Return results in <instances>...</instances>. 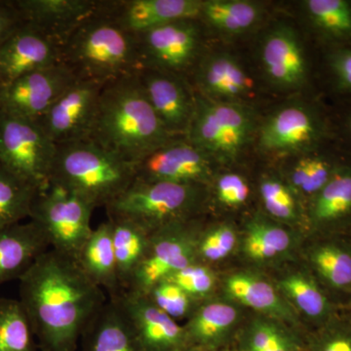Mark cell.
Instances as JSON below:
<instances>
[{
    "instance_id": "7dc6e473",
    "label": "cell",
    "mask_w": 351,
    "mask_h": 351,
    "mask_svg": "<svg viewBox=\"0 0 351 351\" xmlns=\"http://www.w3.org/2000/svg\"><path fill=\"white\" fill-rule=\"evenodd\" d=\"M348 313H350V319L346 320L348 321V322L351 323V301L350 302V306H348Z\"/></svg>"
},
{
    "instance_id": "4fadbf2b",
    "label": "cell",
    "mask_w": 351,
    "mask_h": 351,
    "mask_svg": "<svg viewBox=\"0 0 351 351\" xmlns=\"http://www.w3.org/2000/svg\"><path fill=\"white\" fill-rule=\"evenodd\" d=\"M213 159L186 138L175 137L136 164V179L206 186Z\"/></svg>"
},
{
    "instance_id": "e0dca14e",
    "label": "cell",
    "mask_w": 351,
    "mask_h": 351,
    "mask_svg": "<svg viewBox=\"0 0 351 351\" xmlns=\"http://www.w3.org/2000/svg\"><path fill=\"white\" fill-rule=\"evenodd\" d=\"M14 6L25 24L61 45L78 25L101 12L105 0H16Z\"/></svg>"
},
{
    "instance_id": "681fc988",
    "label": "cell",
    "mask_w": 351,
    "mask_h": 351,
    "mask_svg": "<svg viewBox=\"0 0 351 351\" xmlns=\"http://www.w3.org/2000/svg\"><path fill=\"white\" fill-rule=\"evenodd\" d=\"M350 131H351V119H350Z\"/></svg>"
},
{
    "instance_id": "9a60e30c",
    "label": "cell",
    "mask_w": 351,
    "mask_h": 351,
    "mask_svg": "<svg viewBox=\"0 0 351 351\" xmlns=\"http://www.w3.org/2000/svg\"><path fill=\"white\" fill-rule=\"evenodd\" d=\"M61 64V45L24 23L0 45V85Z\"/></svg>"
},
{
    "instance_id": "d590c367",
    "label": "cell",
    "mask_w": 351,
    "mask_h": 351,
    "mask_svg": "<svg viewBox=\"0 0 351 351\" xmlns=\"http://www.w3.org/2000/svg\"><path fill=\"white\" fill-rule=\"evenodd\" d=\"M309 19L320 31L337 38L351 36V4L345 0H307Z\"/></svg>"
},
{
    "instance_id": "6da1fadb",
    "label": "cell",
    "mask_w": 351,
    "mask_h": 351,
    "mask_svg": "<svg viewBox=\"0 0 351 351\" xmlns=\"http://www.w3.org/2000/svg\"><path fill=\"white\" fill-rule=\"evenodd\" d=\"M19 281V301L39 351H76L83 332L108 300L75 258L51 248Z\"/></svg>"
},
{
    "instance_id": "5b68a950",
    "label": "cell",
    "mask_w": 351,
    "mask_h": 351,
    "mask_svg": "<svg viewBox=\"0 0 351 351\" xmlns=\"http://www.w3.org/2000/svg\"><path fill=\"white\" fill-rule=\"evenodd\" d=\"M204 199V186L135 179L106 210L108 219L130 221L152 235L196 219Z\"/></svg>"
},
{
    "instance_id": "836d02e7",
    "label": "cell",
    "mask_w": 351,
    "mask_h": 351,
    "mask_svg": "<svg viewBox=\"0 0 351 351\" xmlns=\"http://www.w3.org/2000/svg\"><path fill=\"white\" fill-rule=\"evenodd\" d=\"M39 191L0 165V230L29 218Z\"/></svg>"
},
{
    "instance_id": "f1b7e54d",
    "label": "cell",
    "mask_w": 351,
    "mask_h": 351,
    "mask_svg": "<svg viewBox=\"0 0 351 351\" xmlns=\"http://www.w3.org/2000/svg\"><path fill=\"white\" fill-rule=\"evenodd\" d=\"M306 337L282 322L258 317L237 334L235 346L245 351H306Z\"/></svg>"
},
{
    "instance_id": "ffe728a7",
    "label": "cell",
    "mask_w": 351,
    "mask_h": 351,
    "mask_svg": "<svg viewBox=\"0 0 351 351\" xmlns=\"http://www.w3.org/2000/svg\"><path fill=\"white\" fill-rule=\"evenodd\" d=\"M261 60L265 75L281 89H297L306 80V56L299 36L287 25H278L265 36Z\"/></svg>"
},
{
    "instance_id": "44dd1931",
    "label": "cell",
    "mask_w": 351,
    "mask_h": 351,
    "mask_svg": "<svg viewBox=\"0 0 351 351\" xmlns=\"http://www.w3.org/2000/svg\"><path fill=\"white\" fill-rule=\"evenodd\" d=\"M239 311L232 302L206 300L200 302L184 326L191 348L225 351L237 339Z\"/></svg>"
},
{
    "instance_id": "7402d4cb",
    "label": "cell",
    "mask_w": 351,
    "mask_h": 351,
    "mask_svg": "<svg viewBox=\"0 0 351 351\" xmlns=\"http://www.w3.org/2000/svg\"><path fill=\"white\" fill-rule=\"evenodd\" d=\"M223 290L230 301L250 307L263 317L282 322L295 328L299 325L297 314L284 299L276 286L253 272L230 274L223 281Z\"/></svg>"
},
{
    "instance_id": "d6a6232c",
    "label": "cell",
    "mask_w": 351,
    "mask_h": 351,
    "mask_svg": "<svg viewBox=\"0 0 351 351\" xmlns=\"http://www.w3.org/2000/svg\"><path fill=\"white\" fill-rule=\"evenodd\" d=\"M262 17L257 3L246 0L202 1L199 20L226 34H241L254 27Z\"/></svg>"
},
{
    "instance_id": "ee69618b",
    "label": "cell",
    "mask_w": 351,
    "mask_h": 351,
    "mask_svg": "<svg viewBox=\"0 0 351 351\" xmlns=\"http://www.w3.org/2000/svg\"><path fill=\"white\" fill-rule=\"evenodd\" d=\"M24 24L12 1H0V45Z\"/></svg>"
},
{
    "instance_id": "74e56055",
    "label": "cell",
    "mask_w": 351,
    "mask_h": 351,
    "mask_svg": "<svg viewBox=\"0 0 351 351\" xmlns=\"http://www.w3.org/2000/svg\"><path fill=\"white\" fill-rule=\"evenodd\" d=\"M145 295L158 308L176 321L188 320L199 304L169 279L157 283Z\"/></svg>"
},
{
    "instance_id": "484cf974",
    "label": "cell",
    "mask_w": 351,
    "mask_h": 351,
    "mask_svg": "<svg viewBox=\"0 0 351 351\" xmlns=\"http://www.w3.org/2000/svg\"><path fill=\"white\" fill-rule=\"evenodd\" d=\"M76 262L97 286L108 293V298L122 292L113 250L112 226L108 219L94 228Z\"/></svg>"
},
{
    "instance_id": "7a4b0ae2",
    "label": "cell",
    "mask_w": 351,
    "mask_h": 351,
    "mask_svg": "<svg viewBox=\"0 0 351 351\" xmlns=\"http://www.w3.org/2000/svg\"><path fill=\"white\" fill-rule=\"evenodd\" d=\"M173 138L147 100L137 73L105 84L90 140L136 165Z\"/></svg>"
},
{
    "instance_id": "2e32d148",
    "label": "cell",
    "mask_w": 351,
    "mask_h": 351,
    "mask_svg": "<svg viewBox=\"0 0 351 351\" xmlns=\"http://www.w3.org/2000/svg\"><path fill=\"white\" fill-rule=\"evenodd\" d=\"M147 100L163 125L175 137L186 136L193 110L195 94L180 76L142 69L137 73Z\"/></svg>"
},
{
    "instance_id": "ab89813d",
    "label": "cell",
    "mask_w": 351,
    "mask_h": 351,
    "mask_svg": "<svg viewBox=\"0 0 351 351\" xmlns=\"http://www.w3.org/2000/svg\"><path fill=\"white\" fill-rule=\"evenodd\" d=\"M237 244V232L232 226L223 225L200 230L196 244V262L217 263L228 258Z\"/></svg>"
},
{
    "instance_id": "83f0119b",
    "label": "cell",
    "mask_w": 351,
    "mask_h": 351,
    "mask_svg": "<svg viewBox=\"0 0 351 351\" xmlns=\"http://www.w3.org/2000/svg\"><path fill=\"white\" fill-rule=\"evenodd\" d=\"M276 287L289 304L317 325V329L334 319L331 302L309 272L299 270L284 274Z\"/></svg>"
},
{
    "instance_id": "ac0fdd59",
    "label": "cell",
    "mask_w": 351,
    "mask_h": 351,
    "mask_svg": "<svg viewBox=\"0 0 351 351\" xmlns=\"http://www.w3.org/2000/svg\"><path fill=\"white\" fill-rule=\"evenodd\" d=\"M201 0H106L105 11L133 34L177 21L199 19Z\"/></svg>"
},
{
    "instance_id": "7bdbcfd3",
    "label": "cell",
    "mask_w": 351,
    "mask_h": 351,
    "mask_svg": "<svg viewBox=\"0 0 351 351\" xmlns=\"http://www.w3.org/2000/svg\"><path fill=\"white\" fill-rule=\"evenodd\" d=\"M216 195L219 202L230 207L241 206L248 199L250 189L242 176L228 173L216 182Z\"/></svg>"
},
{
    "instance_id": "c3c4849f",
    "label": "cell",
    "mask_w": 351,
    "mask_h": 351,
    "mask_svg": "<svg viewBox=\"0 0 351 351\" xmlns=\"http://www.w3.org/2000/svg\"><path fill=\"white\" fill-rule=\"evenodd\" d=\"M225 351H233V350L232 348H228V350H226Z\"/></svg>"
},
{
    "instance_id": "bcb514c9",
    "label": "cell",
    "mask_w": 351,
    "mask_h": 351,
    "mask_svg": "<svg viewBox=\"0 0 351 351\" xmlns=\"http://www.w3.org/2000/svg\"><path fill=\"white\" fill-rule=\"evenodd\" d=\"M179 351H207V350H199V348H191V346H189V348H184V350H179Z\"/></svg>"
},
{
    "instance_id": "b9f144b4",
    "label": "cell",
    "mask_w": 351,
    "mask_h": 351,
    "mask_svg": "<svg viewBox=\"0 0 351 351\" xmlns=\"http://www.w3.org/2000/svg\"><path fill=\"white\" fill-rule=\"evenodd\" d=\"M306 351H351V323L332 319L306 337Z\"/></svg>"
},
{
    "instance_id": "d4e9b609",
    "label": "cell",
    "mask_w": 351,
    "mask_h": 351,
    "mask_svg": "<svg viewBox=\"0 0 351 351\" xmlns=\"http://www.w3.org/2000/svg\"><path fill=\"white\" fill-rule=\"evenodd\" d=\"M82 351H145L117 302L108 299L88 325Z\"/></svg>"
},
{
    "instance_id": "277c9868",
    "label": "cell",
    "mask_w": 351,
    "mask_h": 351,
    "mask_svg": "<svg viewBox=\"0 0 351 351\" xmlns=\"http://www.w3.org/2000/svg\"><path fill=\"white\" fill-rule=\"evenodd\" d=\"M135 179V165L90 138L57 145L50 184L71 191L95 209L107 207Z\"/></svg>"
},
{
    "instance_id": "603a6c76",
    "label": "cell",
    "mask_w": 351,
    "mask_h": 351,
    "mask_svg": "<svg viewBox=\"0 0 351 351\" xmlns=\"http://www.w3.org/2000/svg\"><path fill=\"white\" fill-rule=\"evenodd\" d=\"M198 94L212 100L235 101L250 93L252 82L237 60L228 54L201 57L195 68Z\"/></svg>"
},
{
    "instance_id": "4dcf8cb0",
    "label": "cell",
    "mask_w": 351,
    "mask_h": 351,
    "mask_svg": "<svg viewBox=\"0 0 351 351\" xmlns=\"http://www.w3.org/2000/svg\"><path fill=\"white\" fill-rule=\"evenodd\" d=\"M309 265L321 282L337 291H351V247L338 240H324L309 249Z\"/></svg>"
},
{
    "instance_id": "60d3db41",
    "label": "cell",
    "mask_w": 351,
    "mask_h": 351,
    "mask_svg": "<svg viewBox=\"0 0 351 351\" xmlns=\"http://www.w3.org/2000/svg\"><path fill=\"white\" fill-rule=\"evenodd\" d=\"M168 279L199 304L209 300L216 287V276L213 270L206 263L200 262L191 263Z\"/></svg>"
},
{
    "instance_id": "52a82bcc",
    "label": "cell",
    "mask_w": 351,
    "mask_h": 351,
    "mask_svg": "<svg viewBox=\"0 0 351 351\" xmlns=\"http://www.w3.org/2000/svg\"><path fill=\"white\" fill-rule=\"evenodd\" d=\"M57 145L40 123L0 112V165L43 191L50 184Z\"/></svg>"
},
{
    "instance_id": "cb8c5ba5",
    "label": "cell",
    "mask_w": 351,
    "mask_h": 351,
    "mask_svg": "<svg viewBox=\"0 0 351 351\" xmlns=\"http://www.w3.org/2000/svg\"><path fill=\"white\" fill-rule=\"evenodd\" d=\"M49 249V242L34 221L0 230V286L20 279Z\"/></svg>"
},
{
    "instance_id": "8fae6325",
    "label": "cell",
    "mask_w": 351,
    "mask_h": 351,
    "mask_svg": "<svg viewBox=\"0 0 351 351\" xmlns=\"http://www.w3.org/2000/svg\"><path fill=\"white\" fill-rule=\"evenodd\" d=\"M104 86L91 80H76L53 104L38 122L55 144L90 138Z\"/></svg>"
},
{
    "instance_id": "8992f818",
    "label": "cell",
    "mask_w": 351,
    "mask_h": 351,
    "mask_svg": "<svg viewBox=\"0 0 351 351\" xmlns=\"http://www.w3.org/2000/svg\"><path fill=\"white\" fill-rule=\"evenodd\" d=\"M254 129L255 120L249 108L197 93L186 138L212 159L233 160L248 144Z\"/></svg>"
},
{
    "instance_id": "3957f363",
    "label": "cell",
    "mask_w": 351,
    "mask_h": 351,
    "mask_svg": "<svg viewBox=\"0 0 351 351\" xmlns=\"http://www.w3.org/2000/svg\"><path fill=\"white\" fill-rule=\"evenodd\" d=\"M105 6L61 44L63 64L76 80L107 84L141 69L135 34L117 25Z\"/></svg>"
},
{
    "instance_id": "f546056e",
    "label": "cell",
    "mask_w": 351,
    "mask_h": 351,
    "mask_svg": "<svg viewBox=\"0 0 351 351\" xmlns=\"http://www.w3.org/2000/svg\"><path fill=\"white\" fill-rule=\"evenodd\" d=\"M294 247V237L287 228L258 215L247 223L242 250L256 262H269L288 254Z\"/></svg>"
},
{
    "instance_id": "e575fe53",
    "label": "cell",
    "mask_w": 351,
    "mask_h": 351,
    "mask_svg": "<svg viewBox=\"0 0 351 351\" xmlns=\"http://www.w3.org/2000/svg\"><path fill=\"white\" fill-rule=\"evenodd\" d=\"M0 351H39L31 321L19 300L0 298Z\"/></svg>"
},
{
    "instance_id": "f6af8a7d",
    "label": "cell",
    "mask_w": 351,
    "mask_h": 351,
    "mask_svg": "<svg viewBox=\"0 0 351 351\" xmlns=\"http://www.w3.org/2000/svg\"><path fill=\"white\" fill-rule=\"evenodd\" d=\"M331 66L339 86L351 92V49L335 52L332 56Z\"/></svg>"
},
{
    "instance_id": "5bb4252c",
    "label": "cell",
    "mask_w": 351,
    "mask_h": 351,
    "mask_svg": "<svg viewBox=\"0 0 351 351\" xmlns=\"http://www.w3.org/2000/svg\"><path fill=\"white\" fill-rule=\"evenodd\" d=\"M145 351H179L189 348L184 326L171 318L147 295L122 291L114 298Z\"/></svg>"
},
{
    "instance_id": "f35d334b",
    "label": "cell",
    "mask_w": 351,
    "mask_h": 351,
    "mask_svg": "<svg viewBox=\"0 0 351 351\" xmlns=\"http://www.w3.org/2000/svg\"><path fill=\"white\" fill-rule=\"evenodd\" d=\"M260 195L263 206L274 218L288 223L299 218V208L294 193L281 180L265 178L261 182Z\"/></svg>"
},
{
    "instance_id": "d6986e66",
    "label": "cell",
    "mask_w": 351,
    "mask_h": 351,
    "mask_svg": "<svg viewBox=\"0 0 351 351\" xmlns=\"http://www.w3.org/2000/svg\"><path fill=\"white\" fill-rule=\"evenodd\" d=\"M319 120L309 108L289 105L274 112L263 124L258 145L263 152H292L304 151L319 140Z\"/></svg>"
},
{
    "instance_id": "ba28073f",
    "label": "cell",
    "mask_w": 351,
    "mask_h": 351,
    "mask_svg": "<svg viewBox=\"0 0 351 351\" xmlns=\"http://www.w3.org/2000/svg\"><path fill=\"white\" fill-rule=\"evenodd\" d=\"M94 210L71 191L50 184L39 191L29 219L40 228L51 249L76 260L93 232Z\"/></svg>"
},
{
    "instance_id": "9c48e42d",
    "label": "cell",
    "mask_w": 351,
    "mask_h": 351,
    "mask_svg": "<svg viewBox=\"0 0 351 351\" xmlns=\"http://www.w3.org/2000/svg\"><path fill=\"white\" fill-rule=\"evenodd\" d=\"M199 233L196 219L174 223L152 233L144 260L125 291L147 294L157 283L196 262Z\"/></svg>"
},
{
    "instance_id": "7c38bea8",
    "label": "cell",
    "mask_w": 351,
    "mask_h": 351,
    "mask_svg": "<svg viewBox=\"0 0 351 351\" xmlns=\"http://www.w3.org/2000/svg\"><path fill=\"white\" fill-rule=\"evenodd\" d=\"M75 80L64 64L21 76L0 85V112L39 121Z\"/></svg>"
},
{
    "instance_id": "30bf717a",
    "label": "cell",
    "mask_w": 351,
    "mask_h": 351,
    "mask_svg": "<svg viewBox=\"0 0 351 351\" xmlns=\"http://www.w3.org/2000/svg\"><path fill=\"white\" fill-rule=\"evenodd\" d=\"M198 19L177 21L135 34L141 69L163 71L182 77L200 59Z\"/></svg>"
},
{
    "instance_id": "4316f807",
    "label": "cell",
    "mask_w": 351,
    "mask_h": 351,
    "mask_svg": "<svg viewBox=\"0 0 351 351\" xmlns=\"http://www.w3.org/2000/svg\"><path fill=\"white\" fill-rule=\"evenodd\" d=\"M308 217L311 226L319 232L338 228L351 218V167L337 168L313 196Z\"/></svg>"
},
{
    "instance_id": "1f68e13d",
    "label": "cell",
    "mask_w": 351,
    "mask_h": 351,
    "mask_svg": "<svg viewBox=\"0 0 351 351\" xmlns=\"http://www.w3.org/2000/svg\"><path fill=\"white\" fill-rule=\"evenodd\" d=\"M112 226V245L122 291L129 287L147 249L151 235L124 219H108Z\"/></svg>"
},
{
    "instance_id": "8d00e7d4",
    "label": "cell",
    "mask_w": 351,
    "mask_h": 351,
    "mask_svg": "<svg viewBox=\"0 0 351 351\" xmlns=\"http://www.w3.org/2000/svg\"><path fill=\"white\" fill-rule=\"evenodd\" d=\"M336 169L323 157L306 156L291 171V182L298 191L313 197L330 181Z\"/></svg>"
}]
</instances>
